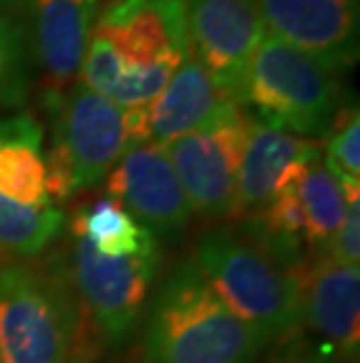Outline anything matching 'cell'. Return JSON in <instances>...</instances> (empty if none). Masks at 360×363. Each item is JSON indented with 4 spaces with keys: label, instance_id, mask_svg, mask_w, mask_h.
<instances>
[{
    "label": "cell",
    "instance_id": "22",
    "mask_svg": "<svg viewBox=\"0 0 360 363\" xmlns=\"http://www.w3.org/2000/svg\"><path fill=\"white\" fill-rule=\"evenodd\" d=\"M344 199H347V216H344V223L320 256L330 258L332 262H337V265L358 267V260H360V190H347L344 192Z\"/></svg>",
    "mask_w": 360,
    "mask_h": 363
},
{
    "label": "cell",
    "instance_id": "19",
    "mask_svg": "<svg viewBox=\"0 0 360 363\" xmlns=\"http://www.w3.org/2000/svg\"><path fill=\"white\" fill-rule=\"evenodd\" d=\"M66 216L57 204L24 206L0 195V253L33 258L61 235Z\"/></svg>",
    "mask_w": 360,
    "mask_h": 363
},
{
    "label": "cell",
    "instance_id": "14",
    "mask_svg": "<svg viewBox=\"0 0 360 363\" xmlns=\"http://www.w3.org/2000/svg\"><path fill=\"white\" fill-rule=\"evenodd\" d=\"M304 321L337 359L354 361L360 347V269L323 256L309 258Z\"/></svg>",
    "mask_w": 360,
    "mask_h": 363
},
{
    "label": "cell",
    "instance_id": "23",
    "mask_svg": "<svg viewBox=\"0 0 360 363\" xmlns=\"http://www.w3.org/2000/svg\"><path fill=\"white\" fill-rule=\"evenodd\" d=\"M295 337V335H293ZM288 337L281 347L277 357H272L269 363H339L337 354L325 345H313L306 340Z\"/></svg>",
    "mask_w": 360,
    "mask_h": 363
},
{
    "label": "cell",
    "instance_id": "11",
    "mask_svg": "<svg viewBox=\"0 0 360 363\" xmlns=\"http://www.w3.org/2000/svg\"><path fill=\"white\" fill-rule=\"evenodd\" d=\"M108 199L120 204L155 239L180 237L192 211L162 145L145 143L129 150L105 181Z\"/></svg>",
    "mask_w": 360,
    "mask_h": 363
},
{
    "label": "cell",
    "instance_id": "13",
    "mask_svg": "<svg viewBox=\"0 0 360 363\" xmlns=\"http://www.w3.org/2000/svg\"><path fill=\"white\" fill-rule=\"evenodd\" d=\"M98 0H30V54L42 68L54 111L80 73Z\"/></svg>",
    "mask_w": 360,
    "mask_h": 363
},
{
    "label": "cell",
    "instance_id": "3",
    "mask_svg": "<svg viewBox=\"0 0 360 363\" xmlns=\"http://www.w3.org/2000/svg\"><path fill=\"white\" fill-rule=\"evenodd\" d=\"M269 345L216 296L192 260L166 272L143 328L141 363H255Z\"/></svg>",
    "mask_w": 360,
    "mask_h": 363
},
{
    "label": "cell",
    "instance_id": "17",
    "mask_svg": "<svg viewBox=\"0 0 360 363\" xmlns=\"http://www.w3.org/2000/svg\"><path fill=\"white\" fill-rule=\"evenodd\" d=\"M71 235H78L101 256H134L157 242L112 199H96L75 208Z\"/></svg>",
    "mask_w": 360,
    "mask_h": 363
},
{
    "label": "cell",
    "instance_id": "9",
    "mask_svg": "<svg viewBox=\"0 0 360 363\" xmlns=\"http://www.w3.org/2000/svg\"><path fill=\"white\" fill-rule=\"evenodd\" d=\"M265 35L255 0H187L190 54L229 101L241 106L246 73Z\"/></svg>",
    "mask_w": 360,
    "mask_h": 363
},
{
    "label": "cell",
    "instance_id": "12",
    "mask_svg": "<svg viewBox=\"0 0 360 363\" xmlns=\"http://www.w3.org/2000/svg\"><path fill=\"white\" fill-rule=\"evenodd\" d=\"M320 157L323 141L288 134L255 120L236 169L234 216L243 218L269 204Z\"/></svg>",
    "mask_w": 360,
    "mask_h": 363
},
{
    "label": "cell",
    "instance_id": "15",
    "mask_svg": "<svg viewBox=\"0 0 360 363\" xmlns=\"http://www.w3.org/2000/svg\"><path fill=\"white\" fill-rule=\"evenodd\" d=\"M234 106L239 104L225 99L204 66L187 54L166 87L148 106L150 143L166 145L180 136L202 131Z\"/></svg>",
    "mask_w": 360,
    "mask_h": 363
},
{
    "label": "cell",
    "instance_id": "1",
    "mask_svg": "<svg viewBox=\"0 0 360 363\" xmlns=\"http://www.w3.org/2000/svg\"><path fill=\"white\" fill-rule=\"evenodd\" d=\"M192 265L236 316L269 342L302 326L309 258L265 239L248 220L209 230L197 242Z\"/></svg>",
    "mask_w": 360,
    "mask_h": 363
},
{
    "label": "cell",
    "instance_id": "18",
    "mask_svg": "<svg viewBox=\"0 0 360 363\" xmlns=\"http://www.w3.org/2000/svg\"><path fill=\"white\" fill-rule=\"evenodd\" d=\"M295 188L304 213V246H309L306 258H316L325 251V246L344 223L347 199H344L342 185L332 179L323 162H316L306 169L297 179Z\"/></svg>",
    "mask_w": 360,
    "mask_h": 363
},
{
    "label": "cell",
    "instance_id": "2",
    "mask_svg": "<svg viewBox=\"0 0 360 363\" xmlns=\"http://www.w3.org/2000/svg\"><path fill=\"white\" fill-rule=\"evenodd\" d=\"M87 321L61 258L0 265V363H89Z\"/></svg>",
    "mask_w": 360,
    "mask_h": 363
},
{
    "label": "cell",
    "instance_id": "21",
    "mask_svg": "<svg viewBox=\"0 0 360 363\" xmlns=\"http://www.w3.org/2000/svg\"><path fill=\"white\" fill-rule=\"evenodd\" d=\"M323 167L342 190H360V118L358 106H344L325 134Z\"/></svg>",
    "mask_w": 360,
    "mask_h": 363
},
{
    "label": "cell",
    "instance_id": "7",
    "mask_svg": "<svg viewBox=\"0 0 360 363\" xmlns=\"http://www.w3.org/2000/svg\"><path fill=\"white\" fill-rule=\"evenodd\" d=\"M159 265V242L134 256L110 258L96 253L82 237L71 235L68 277L105 347H122L134 337Z\"/></svg>",
    "mask_w": 360,
    "mask_h": 363
},
{
    "label": "cell",
    "instance_id": "20",
    "mask_svg": "<svg viewBox=\"0 0 360 363\" xmlns=\"http://www.w3.org/2000/svg\"><path fill=\"white\" fill-rule=\"evenodd\" d=\"M33 54L26 28L0 12V108L21 106L30 87Z\"/></svg>",
    "mask_w": 360,
    "mask_h": 363
},
{
    "label": "cell",
    "instance_id": "6",
    "mask_svg": "<svg viewBox=\"0 0 360 363\" xmlns=\"http://www.w3.org/2000/svg\"><path fill=\"white\" fill-rule=\"evenodd\" d=\"M150 143L148 106L122 108L75 82L57 108L52 145L73 174V195L101 183L129 150Z\"/></svg>",
    "mask_w": 360,
    "mask_h": 363
},
{
    "label": "cell",
    "instance_id": "8",
    "mask_svg": "<svg viewBox=\"0 0 360 363\" xmlns=\"http://www.w3.org/2000/svg\"><path fill=\"white\" fill-rule=\"evenodd\" d=\"M252 122L255 118L246 108L234 106L211 127L162 145L192 216L204 220L234 216L236 169Z\"/></svg>",
    "mask_w": 360,
    "mask_h": 363
},
{
    "label": "cell",
    "instance_id": "10",
    "mask_svg": "<svg viewBox=\"0 0 360 363\" xmlns=\"http://www.w3.org/2000/svg\"><path fill=\"white\" fill-rule=\"evenodd\" d=\"M265 30L327 73L356 66L360 52L358 0H255Z\"/></svg>",
    "mask_w": 360,
    "mask_h": 363
},
{
    "label": "cell",
    "instance_id": "5",
    "mask_svg": "<svg viewBox=\"0 0 360 363\" xmlns=\"http://www.w3.org/2000/svg\"><path fill=\"white\" fill-rule=\"evenodd\" d=\"M241 106H250L267 127L316 138L330 131L347 104L332 73L267 33L250 61Z\"/></svg>",
    "mask_w": 360,
    "mask_h": 363
},
{
    "label": "cell",
    "instance_id": "4",
    "mask_svg": "<svg viewBox=\"0 0 360 363\" xmlns=\"http://www.w3.org/2000/svg\"><path fill=\"white\" fill-rule=\"evenodd\" d=\"M91 35L110 45L120 61L108 101L150 106L190 54L187 0H108Z\"/></svg>",
    "mask_w": 360,
    "mask_h": 363
},
{
    "label": "cell",
    "instance_id": "16",
    "mask_svg": "<svg viewBox=\"0 0 360 363\" xmlns=\"http://www.w3.org/2000/svg\"><path fill=\"white\" fill-rule=\"evenodd\" d=\"M0 195L24 206L52 204L45 183L42 127L30 113L0 120Z\"/></svg>",
    "mask_w": 360,
    "mask_h": 363
}]
</instances>
